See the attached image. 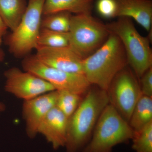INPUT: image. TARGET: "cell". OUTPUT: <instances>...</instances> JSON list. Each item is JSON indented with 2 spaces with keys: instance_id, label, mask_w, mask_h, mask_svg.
Listing matches in <instances>:
<instances>
[{
  "instance_id": "cell-7",
  "label": "cell",
  "mask_w": 152,
  "mask_h": 152,
  "mask_svg": "<svg viewBox=\"0 0 152 152\" xmlns=\"http://www.w3.org/2000/svg\"><path fill=\"white\" fill-rule=\"evenodd\" d=\"M24 71L37 75L51 84L57 91H64L82 96L91 86L84 74L69 72L47 65L35 55H28L23 58Z\"/></svg>"
},
{
  "instance_id": "cell-13",
  "label": "cell",
  "mask_w": 152,
  "mask_h": 152,
  "mask_svg": "<svg viewBox=\"0 0 152 152\" xmlns=\"http://www.w3.org/2000/svg\"><path fill=\"white\" fill-rule=\"evenodd\" d=\"M117 17L134 19L147 31H152V0H115Z\"/></svg>"
},
{
  "instance_id": "cell-11",
  "label": "cell",
  "mask_w": 152,
  "mask_h": 152,
  "mask_svg": "<svg viewBox=\"0 0 152 152\" xmlns=\"http://www.w3.org/2000/svg\"><path fill=\"white\" fill-rule=\"evenodd\" d=\"M36 50V56L47 65L65 72L83 74V60L69 47L38 46Z\"/></svg>"
},
{
  "instance_id": "cell-2",
  "label": "cell",
  "mask_w": 152,
  "mask_h": 152,
  "mask_svg": "<svg viewBox=\"0 0 152 152\" xmlns=\"http://www.w3.org/2000/svg\"><path fill=\"white\" fill-rule=\"evenodd\" d=\"M127 65L123 44L112 33L99 48L83 60V74L88 82L107 91L115 76Z\"/></svg>"
},
{
  "instance_id": "cell-12",
  "label": "cell",
  "mask_w": 152,
  "mask_h": 152,
  "mask_svg": "<svg viewBox=\"0 0 152 152\" xmlns=\"http://www.w3.org/2000/svg\"><path fill=\"white\" fill-rule=\"evenodd\" d=\"M68 120L67 117L56 106L48 113L39 126L38 133L45 138L54 149L65 145Z\"/></svg>"
},
{
  "instance_id": "cell-24",
  "label": "cell",
  "mask_w": 152,
  "mask_h": 152,
  "mask_svg": "<svg viewBox=\"0 0 152 152\" xmlns=\"http://www.w3.org/2000/svg\"><path fill=\"white\" fill-rule=\"evenodd\" d=\"M5 53L2 50L0 49V61H3L4 58ZM5 106L2 103L0 102V113L4 112L5 109Z\"/></svg>"
},
{
  "instance_id": "cell-18",
  "label": "cell",
  "mask_w": 152,
  "mask_h": 152,
  "mask_svg": "<svg viewBox=\"0 0 152 152\" xmlns=\"http://www.w3.org/2000/svg\"><path fill=\"white\" fill-rule=\"evenodd\" d=\"M38 46L49 48L69 46V33L60 32L41 28L38 38Z\"/></svg>"
},
{
  "instance_id": "cell-23",
  "label": "cell",
  "mask_w": 152,
  "mask_h": 152,
  "mask_svg": "<svg viewBox=\"0 0 152 152\" xmlns=\"http://www.w3.org/2000/svg\"><path fill=\"white\" fill-rule=\"evenodd\" d=\"M8 29V28L0 17V47L1 46L5 37L7 35Z\"/></svg>"
},
{
  "instance_id": "cell-8",
  "label": "cell",
  "mask_w": 152,
  "mask_h": 152,
  "mask_svg": "<svg viewBox=\"0 0 152 152\" xmlns=\"http://www.w3.org/2000/svg\"><path fill=\"white\" fill-rule=\"evenodd\" d=\"M134 72L127 66L115 76L107 91L110 103L129 123L142 93Z\"/></svg>"
},
{
  "instance_id": "cell-17",
  "label": "cell",
  "mask_w": 152,
  "mask_h": 152,
  "mask_svg": "<svg viewBox=\"0 0 152 152\" xmlns=\"http://www.w3.org/2000/svg\"><path fill=\"white\" fill-rule=\"evenodd\" d=\"M72 15L67 12L43 15L41 20V28L60 32H69Z\"/></svg>"
},
{
  "instance_id": "cell-22",
  "label": "cell",
  "mask_w": 152,
  "mask_h": 152,
  "mask_svg": "<svg viewBox=\"0 0 152 152\" xmlns=\"http://www.w3.org/2000/svg\"><path fill=\"white\" fill-rule=\"evenodd\" d=\"M140 80L142 94L152 98V67L145 72Z\"/></svg>"
},
{
  "instance_id": "cell-15",
  "label": "cell",
  "mask_w": 152,
  "mask_h": 152,
  "mask_svg": "<svg viewBox=\"0 0 152 152\" xmlns=\"http://www.w3.org/2000/svg\"><path fill=\"white\" fill-rule=\"evenodd\" d=\"M27 5L26 0H0V17L11 31L21 21Z\"/></svg>"
},
{
  "instance_id": "cell-9",
  "label": "cell",
  "mask_w": 152,
  "mask_h": 152,
  "mask_svg": "<svg viewBox=\"0 0 152 152\" xmlns=\"http://www.w3.org/2000/svg\"><path fill=\"white\" fill-rule=\"evenodd\" d=\"M4 75L6 91L24 101L56 90L51 84L39 76L16 67L6 70Z\"/></svg>"
},
{
  "instance_id": "cell-16",
  "label": "cell",
  "mask_w": 152,
  "mask_h": 152,
  "mask_svg": "<svg viewBox=\"0 0 152 152\" xmlns=\"http://www.w3.org/2000/svg\"><path fill=\"white\" fill-rule=\"evenodd\" d=\"M152 122V98L142 95L132 113L129 125L133 130L144 127Z\"/></svg>"
},
{
  "instance_id": "cell-19",
  "label": "cell",
  "mask_w": 152,
  "mask_h": 152,
  "mask_svg": "<svg viewBox=\"0 0 152 152\" xmlns=\"http://www.w3.org/2000/svg\"><path fill=\"white\" fill-rule=\"evenodd\" d=\"M132 148L135 152H152V122L134 131Z\"/></svg>"
},
{
  "instance_id": "cell-6",
  "label": "cell",
  "mask_w": 152,
  "mask_h": 152,
  "mask_svg": "<svg viewBox=\"0 0 152 152\" xmlns=\"http://www.w3.org/2000/svg\"><path fill=\"white\" fill-rule=\"evenodd\" d=\"M45 0H28L26 10L15 29L5 37V43L14 56L23 58L38 46Z\"/></svg>"
},
{
  "instance_id": "cell-20",
  "label": "cell",
  "mask_w": 152,
  "mask_h": 152,
  "mask_svg": "<svg viewBox=\"0 0 152 152\" xmlns=\"http://www.w3.org/2000/svg\"><path fill=\"white\" fill-rule=\"evenodd\" d=\"M58 92L56 106L69 118L81 102V96L64 91H58Z\"/></svg>"
},
{
  "instance_id": "cell-21",
  "label": "cell",
  "mask_w": 152,
  "mask_h": 152,
  "mask_svg": "<svg viewBox=\"0 0 152 152\" xmlns=\"http://www.w3.org/2000/svg\"><path fill=\"white\" fill-rule=\"evenodd\" d=\"M96 7L98 13L104 18L117 17V4L115 0H97Z\"/></svg>"
},
{
  "instance_id": "cell-14",
  "label": "cell",
  "mask_w": 152,
  "mask_h": 152,
  "mask_svg": "<svg viewBox=\"0 0 152 152\" xmlns=\"http://www.w3.org/2000/svg\"><path fill=\"white\" fill-rule=\"evenodd\" d=\"M94 0H45L43 15L60 12L74 15L91 14Z\"/></svg>"
},
{
  "instance_id": "cell-4",
  "label": "cell",
  "mask_w": 152,
  "mask_h": 152,
  "mask_svg": "<svg viewBox=\"0 0 152 152\" xmlns=\"http://www.w3.org/2000/svg\"><path fill=\"white\" fill-rule=\"evenodd\" d=\"M134 130L109 103L99 117L91 138L81 152H112L114 147L132 140Z\"/></svg>"
},
{
  "instance_id": "cell-5",
  "label": "cell",
  "mask_w": 152,
  "mask_h": 152,
  "mask_svg": "<svg viewBox=\"0 0 152 152\" xmlns=\"http://www.w3.org/2000/svg\"><path fill=\"white\" fill-rule=\"evenodd\" d=\"M68 33L69 47L83 60L99 48L110 34L106 25L91 14L72 15Z\"/></svg>"
},
{
  "instance_id": "cell-10",
  "label": "cell",
  "mask_w": 152,
  "mask_h": 152,
  "mask_svg": "<svg viewBox=\"0 0 152 152\" xmlns=\"http://www.w3.org/2000/svg\"><path fill=\"white\" fill-rule=\"evenodd\" d=\"M58 91H52L28 100L24 101L23 116L26 124V132L30 138L38 134L39 126L51 109L56 107Z\"/></svg>"
},
{
  "instance_id": "cell-1",
  "label": "cell",
  "mask_w": 152,
  "mask_h": 152,
  "mask_svg": "<svg viewBox=\"0 0 152 152\" xmlns=\"http://www.w3.org/2000/svg\"><path fill=\"white\" fill-rule=\"evenodd\" d=\"M78 107L68 120L66 152H81L89 141L102 112L110 103L107 91L96 87L87 91Z\"/></svg>"
},
{
  "instance_id": "cell-3",
  "label": "cell",
  "mask_w": 152,
  "mask_h": 152,
  "mask_svg": "<svg viewBox=\"0 0 152 152\" xmlns=\"http://www.w3.org/2000/svg\"><path fill=\"white\" fill-rule=\"evenodd\" d=\"M110 33L120 39L124 48L128 64L140 80L146 71L152 67V53L150 46L152 32L146 37L140 34L132 19L118 17L115 21L107 24Z\"/></svg>"
}]
</instances>
